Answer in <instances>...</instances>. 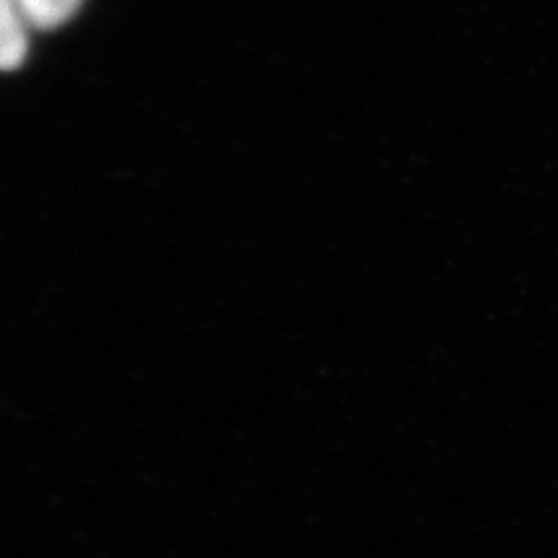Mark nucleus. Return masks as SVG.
<instances>
[{
    "instance_id": "obj_2",
    "label": "nucleus",
    "mask_w": 558,
    "mask_h": 558,
    "mask_svg": "<svg viewBox=\"0 0 558 558\" xmlns=\"http://www.w3.org/2000/svg\"><path fill=\"white\" fill-rule=\"evenodd\" d=\"M16 3L32 29L47 32L65 24L81 9L83 0H16Z\"/></svg>"
},
{
    "instance_id": "obj_1",
    "label": "nucleus",
    "mask_w": 558,
    "mask_h": 558,
    "mask_svg": "<svg viewBox=\"0 0 558 558\" xmlns=\"http://www.w3.org/2000/svg\"><path fill=\"white\" fill-rule=\"evenodd\" d=\"M29 29L16 0H0V73L24 65Z\"/></svg>"
}]
</instances>
